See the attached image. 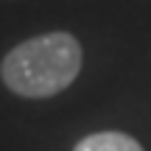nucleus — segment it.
Returning <instances> with one entry per match:
<instances>
[{
	"label": "nucleus",
	"instance_id": "nucleus-2",
	"mask_svg": "<svg viewBox=\"0 0 151 151\" xmlns=\"http://www.w3.org/2000/svg\"><path fill=\"white\" fill-rule=\"evenodd\" d=\"M73 151H146V148L132 134L109 129V132H92V134L81 137Z\"/></svg>",
	"mask_w": 151,
	"mask_h": 151
},
{
	"label": "nucleus",
	"instance_id": "nucleus-1",
	"mask_svg": "<svg viewBox=\"0 0 151 151\" xmlns=\"http://www.w3.org/2000/svg\"><path fill=\"white\" fill-rule=\"evenodd\" d=\"M84 65V48L67 31H48L14 45L0 62V78L20 98H53L73 84Z\"/></svg>",
	"mask_w": 151,
	"mask_h": 151
}]
</instances>
